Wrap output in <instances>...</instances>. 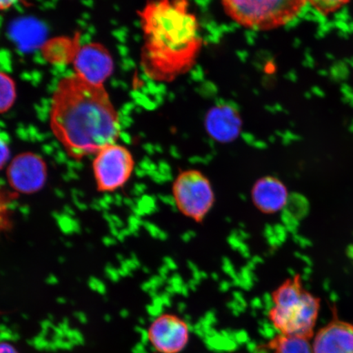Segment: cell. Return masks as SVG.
<instances>
[{
    "label": "cell",
    "instance_id": "6da1fadb",
    "mask_svg": "<svg viewBox=\"0 0 353 353\" xmlns=\"http://www.w3.org/2000/svg\"><path fill=\"white\" fill-rule=\"evenodd\" d=\"M50 121L55 138L77 161L117 143L121 132L120 118L104 86L76 74L57 83Z\"/></svg>",
    "mask_w": 353,
    "mask_h": 353
},
{
    "label": "cell",
    "instance_id": "7a4b0ae2",
    "mask_svg": "<svg viewBox=\"0 0 353 353\" xmlns=\"http://www.w3.org/2000/svg\"><path fill=\"white\" fill-rule=\"evenodd\" d=\"M139 16L144 73L152 81L171 83L190 72L204 39L189 0H149Z\"/></svg>",
    "mask_w": 353,
    "mask_h": 353
},
{
    "label": "cell",
    "instance_id": "3957f363",
    "mask_svg": "<svg viewBox=\"0 0 353 353\" xmlns=\"http://www.w3.org/2000/svg\"><path fill=\"white\" fill-rule=\"evenodd\" d=\"M268 319L280 334L310 339L319 319L321 301L303 285L301 277L288 278L273 291Z\"/></svg>",
    "mask_w": 353,
    "mask_h": 353
},
{
    "label": "cell",
    "instance_id": "277c9868",
    "mask_svg": "<svg viewBox=\"0 0 353 353\" xmlns=\"http://www.w3.org/2000/svg\"><path fill=\"white\" fill-rule=\"evenodd\" d=\"M226 14L243 28L269 32L292 21L305 0H220Z\"/></svg>",
    "mask_w": 353,
    "mask_h": 353
},
{
    "label": "cell",
    "instance_id": "5b68a950",
    "mask_svg": "<svg viewBox=\"0 0 353 353\" xmlns=\"http://www.w3.org/2000/svg\"><path fill=\"white\" fill-rule=\"evenodd\" d=\"M172 191L176 208L197 223L205 219L214 205L215 194L210 179L196 170L181 172Z\"/></svg>",
    "mask_w": 353,
    "mask_h": 353
},
{
    "label": "cell",
    "instance_id": "8992f818",
    "mask_svg": "<svg viewBox=\"0 0 353 353\" xmlns=\"http://www.w3.org/2000/svg\"><path fill=\"white\" fill-rule=\"evenodd\" d=\"M135 161L130 150L113 143L95 154L92 170L100 192H113L129 182Z\"/></svg>",
    "mask_w": 353,
    "mask_h": 353
},
{
    "label": "cell",
    "instance_id": "52a82bcc",
    "mask_svg": "<svg viewBox=\"0 0 353 353\" xmlns=\"http://www.w3.org/2000/svg\"><path fill=\"white\" fill-rule=\"evenodd\" d=\"M48 176L47 165L41 157L24 152L13 159L7 170V179L15 192L34 194L44 187Z\"/></svg>",
    "mask_w": 353,
    "mask_h": 353
},
{
    "label": "cell",
    "instance_id": "ba28073f",
    "mask_svg": "<svg viewBox=\"0 0 353 353\" xmlns=\"http://www.w3.org/2000/svg\"><path fill=\"white\" fill-rule=\"evenodd\" d=\"M73 65L74 74L96 85H104L114 70L112 55L99 43H87L79 48Z\"/></svg>",
    "mask_w": 353,
    "mask_h": 353
},
{
    "label": "cell",
    "instance_id": "9c48e42d",
    "mask_svg": "<svg viewBox=\"0 0 353 353\" xmlns=\"http://www.w3.org/2000/svg\"><path fill=\"white\" fill-rule=\"evenodd\" d=\"M148 336L158 352L179 353L188 343L189 328L178 316L166 313L159 316L150 325Z\"/></svg>",
    "mask_w": 353,
    "mask_h": 353
},
{
    "label": "cell",
    "instance_id": "30bf717a",
    "mask_svg": "<svg viewBox=\"0 0 353 353\" xmlns=\"http://www.w3.org/2000/svg\"><path fill=\"white\" fill-rule=\"evenodd\" d=\"M256 208L266 214H276L289 202V191L285 184L273 176H265L254 183L251 191Z\"/></svg>",
    "mask_w": 353,
    "mask_h": 353
},
{
    "label": "cell",
    "instance_id": "8fae6325",
    "mask_svg": "<svg viewBox=\"0 0 353 353\" xmlns=\"http://www.w3.org/2000/svg\"><path fill=\"white\" fill-rule=\"evenodd\" d=\"M313 353H353V325L333 320L315 335Z\"/></svg>",
    "mask_w": 353,
    "mask_h": 353
},
{
    "label": "cell",
    "instance_id": "7c38bea8",
    "mask_svg": "<svg viewBox=\"0 0 353 353\" xmlns=\"http://www.w3.org/2000/svg\"><path fill=\"white\" fill-rule=\"evenodd\" d=\"M207 130L212 138L228 143L239 134L241 122L230 108L214 109L207 119Z\"/></svg>",
    "mask_w": 353,
    "mask_h": 353
},
{
    "label": "cell",
    "instance_id": "4fadbf2b",
    "mask_svg": "<svg viewBox=\"0 0 353 353\" xmlns=\"http://www.w3.org/2000/svg\"><path fill=\"white\" fill-rule=\"evenodd\" d=\"M267 347L272 353H313L309 339L283 334L272 339Z\"/></svg>",
    "mask_w": 353,
    "mask_h": 353
},
{
    "label": "cell",
    "instance_id": "5bb4252c",
    "mask_svg": "<svg viewBox=\"0 0 353 353\" xmlns=\"http://www.w3.org/2000/svg\"><path fill=\"white\" fill-rule=\"evenodd\" d=\"M16 99L14 81L8 74L0 72V114L7 112L14 104Z\"/></svg>",
    "mask_w": 353,
    "mask_h": 353
},
{
    "label": "cell",
    "instance_id": "9a60e30c",
    "mask_svg": "<svg viewBox=\"0 0 353 353\" xmlns=\"http://www.w3.org/2000/svg\"><path fill=\"white\" fill-rule=\"evenodd\" d=\"M17 196L15 192L0 189V234L10 231L12 228L11 205Z\"/></svg>",
    "mask_w": 353,
    "mask_h": 353
},
{
    "label": "cell",
    "instance_id": "2e32d148",
    "mask_svg": "<svg viewBox=\"0 0 353 353\" xmlns=\"http://www.w3.org/2000/svg\"><path fill=\"white\" fill-rule=\"evenodd\" d=\"M307 4L323 16H330L341 10L350 0H305Z\"/></svg>",
    "mask_w": 353,
    "mask_h": 353
},
{
    "label": "cell",
    "instance_id": "e0dca14e",
    "mask_svg": "<svg viewBox=\"0 0 353 353\" xmlns=\"http://www.w3.org/2000/svg\"><path fill=\"white\" fill-rule=\"evenodd\" d=\"M10 157V145L7 141L0 136V170L6 165Z\"/></svg>",
    "mask_w": 353,
    "mask_h": 353
},
{
    "label": "cell",
    "instance_id": "ac0fdd59",
    "mask_svg": "<svg viewBox=\"0 0 353 353\" xmlns=\"http://www.w3.org/2000/svg\"><path fill=\"white\" fill-rule=\"evenodd\" d=\"M26 0H0V11L10 10L13 6L25 2Z\"/></svg>",
    "mask_w": 353,
    "mask_h": 353
},
{
    "label": "cell",
    "instance_id": "d6986e66",
    "mask_svg": "<svg viewBox=\"0 0 353 353\" xmlns=\"http://www.w3.org/2000/svg\"><path fill=\"white\" fill-rule=\"evenodd\" d=\"M0 353H19L10 343L0 342Z\"/></svg>",
    "mask_w": 353,
    "mask_h": 353
}]
</instances>
